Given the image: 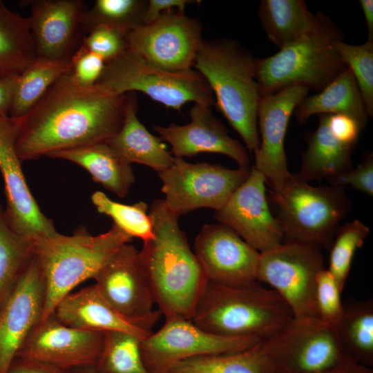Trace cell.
<instances>
[{"mask_svg": "<svg viewBox=\"0 0 373 373\" xmlns=\"http://www.w3.org/2000/svg\"><path fill=\"white\" fill-rule=\"evenodd\" d=\"M104 338V332L64 325L52 313L31 331L15 358L46 363L66 371L95 367Z\"/></svg>", "mask_w": 373, "mask_h": 373, "instance_id": "obj_17", "label": "cell"}, {"mask_svg": "<svg viewBox=\"0 0 373 373\" xmlns=\"http://www.w3.org/2000/svg\"><path fill=\"white\" fill-rule=\"evenodd\" d=\"M153 238L144 242L139 258L155 303L165 318L191 320L208 280L186 236L163 200L149 211Z\"/></svg>", "mask_w": 373, "mask_h": 373, "instance_id": "obj_2", "label": "cell"}, {"mask_svg": "<svg viewBox=\"0 0 373 373\" xmlns=\"http://www.w3.org/2000/svg\"><path fill=\"white\" fill-rule=\"evenodd\" d=\"M271 373H276V372H271Z\"/></svg>", "mask_w": 373, "mask_h": 373, "instance_id": "obj_50", "label": "cell"}, {"mask_svg": "<svg viewBox=\"0 0 373 373\" xmlns=\"http://www.w3.org/2000/svg\"><path fill=\"white\" fill-rule=\"evenodd\" d=\"M345 352L356 362L373 365V301L352 300L343 304L335 326Z\"/></svg>", "mask_w": 373, "mask_h": 373, "instance_id": "obj_31", "label": "cell"}, {"mask_svg": "<svg viewBox=\"0 0 373 373\" xmlns=\"http://www.w3.org/2000/svg\"><path fill=\"white\" fill-rule=\"evenodd\" d=\"M142 340L123 332H104L102 349L95 368L97 373H150L141 354Z\"/></svg>", "mask_w": 373, "mask_h": 373, "instance_id": "obj_34", "label": "cell"}, {"mask_svg": "<svg viewBox=\"0 0 373 373\" xmlns=\"http://www.w3.org/2000/svg\"><path fill=\"white\" fill-rule=\"evenodd\" d=\"M324 269L321 248L283 242L260 254L257 280L269 285L289 306L295 317L317 318L318 274Z\"/></svg>", "mask_w": 373, "mask_h": 373, "instance_id": "obj_11", "label": "cell"}, {"mask_svg": "<svg viewBox=\"0 0 373 373\" xmlns=\"http://www.w3.org/2000/svg\"><path fill=\"white\" fill-rule=\"evenodd\" d=\"M338 285L325 268L317 275L315 300L318 318L329 325L336 326L343 312Z\"/></svg>", "mask_w": 373, "mask_h": 373, "instance_id": "obj_39", "label": "cell"}, {"mask_svg": "<svg viewBox=\"0 0 373 373\" xmlns=\"http://www.w3.org/2000/svg\"><path fill=\"white\" fill-rule=\"evenodd\" d=\"M249 171L207 162L191 163L174 157L173 164L157 174L165 207L180 217L201 208L220 209Z\"/></svg>", "mask_w": 373, "mask_h": 373, "instance_id": "obj_10", "label": "cell"}, {"mask_svg": "<svg viewBox=\"0 0 373 373\" xmlns=\"http://www.w3.org/2000/svg\"><path fill=\"white\" fill-rule=\"evenodd\" d=\"M17 76L0 79V115H9Z\"/></svg>", "mask_w": 373, "mask_h": 373, "instance_id": "obj_46", "label": "cell"}, {"mask_svg": "<svg viewBox=\"0 0 373 373\" xmlns=\"http://www.w3.org/2000/svg\"><path fill=\"white\" fill-rule=\"evenodd\" d=\"M260 347L276 373H326L350 356L335 326L312 317L294 316Z\"/></svg>", "mask_w": 373, "mask_h": 373, "instance_id": "obj_9", "label": "cell"}, {"mask_svg": "<svg viewBox=\"0 0 373 373\" xmlns=\"http://www.w3.org/2000/svg\"><path fill=\"white\" fill-rule=\"evenodd\" d=\"M72 79L83 87H93L100 79L106 61L98 55L82 46L77 49L70 58Z\"/></svg>", "mask_w": 373, "mask_h": 373, "instance_id": "obj_41", "label": "cell"}, {"mask_svg": "<svg viewBox=\"0 0 373 373\" xmlns=\"http://www.w3.org/2000/svg\"><path fill=\"white\" fill-rule=\"evenodd\" d=\"M370 229L358 220L347 222L337 230L330 248L328 271L343 291L356 249L363 244Z\"/></svg>", "mask_w": 373, "mask_h": 373, "instance_id": "obj_38", "label": "cell"}, {"mask_svg": "<svg viewBox=\"0 0 373 373\" xmlns=\"http://www.w3.org/2000/svg\"><path fill=\"white\" fill-rule=\"evenodd\" d=\"M293 318L283 298L258 281L225 285L208 280L191 321L211 334L264 341Z\"/></svg>", "mask_w": 373, "mask_h": 373, "instance_id": "obj_4", "label": "cell"}, {"mask_svg": "<svg viewBox=\"0 0 373 373\" xmlns=\"http://www.w3.org/2000/svg\"><path fill=\"white\" fill-rule=\"evenodd\" d=\"M258 16L269 39L280 50L307 35L317 21L303 0H262Z\"/></svg>", "mask_w": 373, "mask_h": 373, "instance_id": "obj_28", "label": "cell"}, {"mask_svg": "<svg viewBox=\"0 0 373 373\" xmlns=\"http://www.w3.org/2000/svg\"><path fill=\"white\" fill-rule=\"evenodd\" d=\"M8 373H68V371L32 360L15 358Z\"/></svg>", "mask_w": 373, "mask_h": 373, "instance_id": "obj_45", "label": "cell"}, {"mask_svg": "<svg viewBox=\"0 0 373 373\" xmlns=\"http://www.w3.org/2000/svg\"><path fill=\"white\" fill-rule=\"evenodd\" d=\"M95 86L117 95L142 92L179 111L188 102L211 107L215 102L209 84L195 70H166L149 64L128 50L106 63Z\"/></svg>", "mask_w": 373, "mask_h": 373, "instance_id": "obj_8", "label": "cell"}, {"mask_svg": "<svg viewBox=\"0 0 373 373\" xmlns=\"http://www.w3.org/2000/svg\"><path fill=\"white\" fill-rule=\"evenodd\" d=\"M146 5L144 0H97L84 15L82 31L86 34L95 27L105 26L128 35L142 25Z\"/></svg>", "mask_w": 373, "mask_h": 373, "instance_id": "obj_35", "label": "cell"}, {"mask_svg": "<svg viewBox=\"0 0 373 373\" xmlns=\"http://www.w3.org/2000/svg\"><path fill=\"white\" fill-rule=\"evenodd\" d=\"M17 119L0 115V173L6 198L5 216L11 227L32 238H50L58 232L52 220L41 211L32 195L16 150Z\"/></svg>", "mask_w": 373, "mask_h": 373, "instance_id": "obj_15", "label": "cell"}, {"mask_svg": "<svg viewBox=\"0 0 373 373\" xmlns=\"http://www.w3.org/2000/svg\"><path fill=\"white\" fill-rule=\"evenodd\" d=\"M266 183L264 175L253 166L246 180L214 214L219 223L233 229L260 253L284 241L280 222L269 206Z\"/></svg>", "mask_w": 373, "mask_h": 373, "instance_id": "obj_16", "label": "cell"}, {"mask_svg": "<svg viewBox=\"0 0 373 373\" xmlns=\"http://www.w3.org/2000/svg\"><path fill=\"white\" fill-rule=\"evenodd\" d=\"M47 157L66 160L82 166L95 182L119 198L127 195L135 181L131 166L119 158L106 142L59 151Z\"/></svg>", "mask_w": 373, "mask_h": 373, "instance_id": "obj_26", "label": "cell"}, {"mask_svg": "<svg viewBox=\"0 0 373 373\" xmlns=\"http://www.w3.org/2000/svg\"><path fill=\"white\" fill-rule=\"evenodd\" d=\"M367 28L368 31V40L373 41V1L360 0Z\"/></svg>", "mask_w": 373, "mask_h": 373, "instance_id": "obj_48", "label": "cell"}, {"mask_svg": "<svg viewBox=\"0 0 373 373\" xmlns=\"http://www.w3.org/2000/svg\"><path fill=\"white\" fill-rule=\"evenodd\" d=\"M328 114L319 115L315 131L306 136L307 149L301 153L300 171L294 174L300 180L327 179L329 182L352 169V154L354 146L343 144L331 133Z\"/></svg>", "mask_w": 373, "mask_h": 373, "instance_id": "obj_25", "label": "cell"}, {"mask_svg": "<svg viewBox=\"0 0 373 373\" xmlns=\"http://www.w3.org/2000/svg\"><path fill=\"white\" fill-rule=\"evenodd\" d=\"M332 49L338 58L352 72L360 90L368 116L373 115V41L361 45L333 42Z\"/></svg>", "mask_w": 373, "mask_h": 373, "instance_id": "obj_37", "label": "cell"}, {"mask_svg": "<svg viewBox=\"0 0 373 373\" xmlns=\"http://www.w3.org/2000/svg\"><path fill=\"white\" fill-rule=\"evenodd\" d=\"M261 342L249 350L229 354H208L179 361L163 373H271Z\"/></svg>", "mask_w": 373, "mask_h": 373, "instance_id": "obj_33", "label": "cell"}, {"mask_svg": "<svg viewBox=\"0 0 373 373\" xmlns=\"http://www.w3.org/2000/svg\"><path fill=\"white\" fill-rule=\"evenodd\" d=\"M97 211L109 216L131 238H137L143 242L154 237L151 217L144 202L124 204L110 199L104 193L97 191L91 195Z\"/></svg>", "mask_w": 373, "mask_h": 373, "instance_id": "obj_36", "label": "cell"}, {"mask_svg": "<svg viewBox=\"0 0 373 373\" xmlns=\"http://www.w3.org/2000/svg\"><path fill=\"white\" fill-rule=\"evenodd\" d=\"M202 32L198 19L174 9L131 31L126 37L127 50L157 68L187 71L193 69Z\"/></svg>", "mask_w": 373, "mask_h": 373, "instance_id": "obj_12", "label": "cell"}, {"mask_svg": "<svg viewBox=\"0 0 373 373\" xmlns=\"http://www.w3.org/2000/svg\"><path fill=\"white\" fill-rule=\"evenodd\" d=\"M71 70L70 59L36 58L17 76L9 115L20 118L29 112L48 89Z\"/></svg>", "mask_w": 373, "mask_h": 373, "instance_id": "obj_30", "label": "cell"}, {"mask_svg": "<svg viewBox=\"0 0 373 373\" xmlns=\"http://www.w3.org/2000/svg\"><path fill=\"white\" fill-rule=\"evenodd\" d=\"M70 72L17 119L16 150L21 162L66 149L106 142L122 127L127 93L113 94L75 83Z\"/></svg>", "mask_w": 373, "mask_h": 373, "instance_id": "obj_1", "label": "cell"}, {"mask_svg": "<svg viewBox=\"0 0 373 373\" xmlns=\"http://www.w3.org/2000/svg\"><path fill=\"white\" fill-rule=\"evenodd\" d=\"M193 2L189 0H149L143 15L142 24L153 22L162 13L169 10L175 9L184 12L186 6Z\"/></svg>", "mask_w": 373, "mask_h": 373, "instance_id": "obj_44", "label": "cell"}, {"mask_svg": "<svg viewBox=\"0 0 373 373\" xmlns=\"http://www.w3.org/2000/svg\"><path fill=\"white\" fill-rule=\"evenodd\" d=\"M344 114L358 122L363 128L367 121L360 90L347 68L318 93L305 96L295 108L297 122L304 124L314 115Z\"/></svg>", "mask_w": 373, "mask_h": 373, "instance_id": "obj_27", "label": "cell"}, {"mask_svg": "<svg viewBox=\"0 0 373 373\" xmlns=\"http://www.w3.org/2000/svg\"><path fill=\"white\" fill-rule=\"evenodd\" d=\"M194 253L209 281L225 285L258 281L260 253L223 224H205L195 238Z\"/></svg>", "mask_w": 373, "mask_h": 373, "instance_id": "obj_19", "label": "cell"}, {"mask_svg": "<svg viewBox=\"0 0 373 373\" xmlns=\"http://www.w3.org/2000/svg\"><path fill=\"white\" fill-rule=\"evenodd\" d=\"M343 188L350 185L363 193L373 195V154H368L355 169H351L329 182Z\"/></svg>", "mask_w": 373, "mask_h": 373, "instance_id": "obj_42", "label": "cell"}, {"mask_svg": "<svg viewBox=\"0 0 373 373\" xmlns=\"http://www.w3.org/2000/svg\"><path fill=\"white\" fill-rule=\"evenodd\" d=\"M68 373H97L95 367H79L68 371Z\"/></svg>", "mask_w": 373, "mask_h": 373, "instance_id": "obj_49", "label": "cell"}, {"mask_svg": "<svg viewBox=\"0 0 373 373\" xmlns=\"http://www.w3.org/2000/svg\"><path fill=\"white\" fill-rule=\"evenodd\" d=\"M30 28L37 57L69 60L79 47L82 21L88 9L82 0H32ZM83 32V31H82Z\"/></svg>", "mask_w": 373, "mask_h": 373, "instance_id": "obj_21", "label": "cell"}, {"mask_svg": "<svg viewBox=\"0 0 373 373\" xmlns=\"http://www.w3.org/2000/svg\"><path fill=\"white\" fill-rule=\"evenodd\" d=\"M262 342L254 338H234L206 332L191 320L165 318L164 325L141 342L143 362L150 373H163L189 358L242 352Z\"/></svg>", "mask_w": 373, "mask_h": 373, "instance_id": "obj_13", "label": "cell"}, {"mask_svg": "<svg viewBox=\"0 0 373 373\" xmlns=\"http://www.w3.org/2000/svg\"><path fill=\"white\" fill-rule=\"evenodd\" d=\"M326 373H373L371 367L359 363L350 356Z\"/></svg>", "mask_w": 373, "mask_h": 373, "instance_id": "obj_47", "label": "cell"}, {"mask_svg": "<svg viewBox=\"0 0 373 373\" xmlns=\"http://www.w3.org/2000/svg\"><path fill=\"white\" fill-rule=\"evenodd\" d=\"M269 199L276 208L285 242L327 249L352 207L343 188L312 186L294 174L280 190L271 191Z\"/></svg>", "mask_w": 373, "mask_h": 373, "instance_id": "obj_7", "label": "cell"}, {"mask_svg": "<svg viewBox=\"0 0 373 373\" xmlns=\"http://www.w3.org/2000/svg\"><path fill=\"white\" fill-rule=\"evenodd\" d=\"M126 34L105 26L95 27L82 38L81 46L108 63L127 50Z\"/></svg>", "mask_w": 373, "mask_h": 373, "instance_id": "obj_40", "label": "cell"}, {"mask_svg": "<svg viewBox=\"0 0 373 373\" xmlns=\"http://www.w3.org/2000/svg\"><path fill=\"white\" fill-rule=\"evenodd\" d=\"M44 278L34 256L17 287L0 307V373H8L26 338L41 321Z\"/></svg>", "mask_w": 373, "mask_h": 373, "instance_id": "obj_20", "label": "cell"}, {"mask_svg": "<svg viewBox=\"0 0 373 373\" xmlns=\"http://www.w3.org/2000/svg\"><path fill=\"white\" fill-rule=\"evenodd\" d=\"M131 240L115 224L97 236L79 227L70 236L58 233L53 237L36 238L35 257L46 286L41 321L51 315L58 303L75 287L93 278L109 258Z\"/></svg>", "mask_w": 373, "mask_h": 373, "instance_id": "obj_5", "label": "cell"}, {"mask_svg": "<svg viewBox=\"0 0 373 373\" xmlns=\"http://www.w3.org/2000/svg\"><path fill=\"white\" fill-rule=\"evenodd\" d=\"M36 57L28 19L0 0V79L18 76Z\"/></svg>", "mask_w": 373, "mask_h": 373, "instance_id": "obj_29", "label": "cell"}, {"mask_svg": "<svg viewBox=\"0 0 373 373\" xmlns=\"http://www.w3.org/2000/svg\"><path fill=\"white\" fill-rule=\"evenodd\" d=\"M328 124L332 134L338 141L352 146L363 129L356 120L344 114L329 115Z\"/></svg>", "mask_w": 373, "mask_h": 373, "instance_id": "obj_43", "label": "cell"}, {"mask_svg": "<svg viewBox=\"0 0 373 373\" xmlns=\"http://www.w3.org/2000/svg\"><path fill=\"white\" fill-rule=\"evenodd\" d=\"M211 106L194 104L189 111L190 122L184 125L154 126L162 141L171 146L174 157H191L202 153H219L233 160L240 169H250L246 149L228 134L213 115Z\"/></svg>", "mask_w": 373, "mask_h": 373, "instance_id": "obj_22", "label": "cell"}, {"mask_svg": "<svg viewBox=\"0 0 373 373\" xmlns=\"http://www.w3.org/2000/svg\"><path fill=\"white\" fill-rule=\"evenodd\" d=\"M53 314L63 325L85 331L129 333L142 341L153 331L132 322L115 311L93 284L64 297Z\"/></svg>", "mask_w": 373, "mask_h": 373, "instance_id": "obj_23", "label": "cell"}, {"mask_svg": "<svg viewBox=\"0 0 373 373\" xmlns=\"http://www.w3.org/2000/svg\"><path fill=\"white\" fill-rule=\"evenodd\" d=\"M135 93H127V104L123 124L106 142L113 152L128 164L147 166L157 173L170 167L174 157L166 150L160 137L152 135L139 120Z\"/></svg>", "mask_w": 373, "mask_h": 373, "instance_id": "obj_24", "label": "cell"}, {"mask_svg": "<svg viewBox=\"0 0 373 373\" xmlns=\"http://www.w3.org/2000/svg\"><path fill=\"white\" fill-rule=\"evenodd\" d=\"M35 239L21 235L11 227L0 203V307L10 296L32 260Z\"/></svg>", "mask_w": 373, "mask_h": 373, "instance_id": "obj_32", "label": "cell"}, {"mask_svg": "<svg viewBox=\"0 0 373 373\" xmlns=\"http://www.w3.org/2000/svg\"><path fill=\"white\" fill-rule=\"evenodd\" d=\"M193 68L207 81L218 108L246 148L255 153L260 145L257 124L261 99L255 59L236 40H203Z\"/></svg>", "mask_w": 373, "mask_h": 373, "instance_id": "obj_3", "label": "cell"}, {"mask_svg": "<svg viewBox=\"0 0 373 373\" xmlns=\"http://www.w3.org/2000/svg\"><path fill=\"white\" fill-rule=\"evenodd\" d=\"M309 88L298 85L262 97L258 110L261 141L254 167L265 178L271 191L280 190L294 174L287 167L284 141L289 121Z\"/></svg>", "mask_w": 373, "mask_h": 373, "instance_id": "obj_18", "label": "cell"}, {"mask_svg": "<svg viewBox=\"0 0 373 373\" xmlns=\"http://www.w3.org/2000/svg\"><path fill=\"white\" fill-rule=\"evenodd\" d=\"M93 279L100 294L115 311L152 330L162 314L153 309L154 298L139 251L133 245H122Z\"/></svg>", "mask_w": 373, "mask_h": 373, "instance_id": "obj_14", "label": "cell"}, {"mask_svg": "<svg viewBox=\"0 0 373 373\" xmlns=\"http://www.w3.org/2000/svg\"><path fill=\"white\" fill-rule=\"evenodd\" d=\"M316 26L307 35L275 55L255 59L260 97L301 85L320 92L347 67L332 49L343 39L337 26L325 14L316 13Z\"/></svg>", "mask_w": 373, "mask_h": 373, "instance_id": "obj_6", "label": "cell"}]
</instances>
